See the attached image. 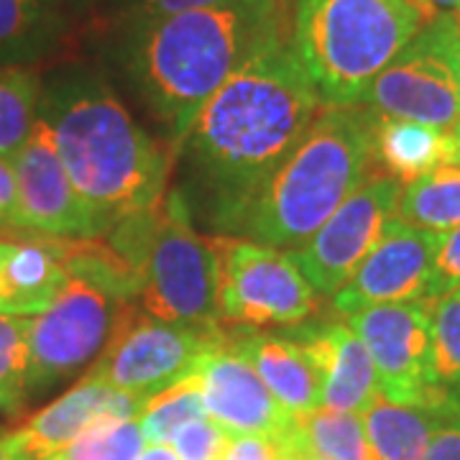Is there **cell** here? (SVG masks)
<instances>
[{
	"instance_id": "6da1fadb",
	"label": "cell",
	"mask_w": 460,
	"mask_h": 460,
	"mask_svg": "<svg viewBox=\"0 0 460 460\" xmlns=\"http://www.w3.org/2000/svg\"><path fill=\"white\" fill-rule=\"evenodd\" d=\"M320 111L292 47V26L253 51L205 102L180 151L190 199L215 230H241L263 181Z\"/></svg>"
},
{
	"instance_id": "7a4b0ae2",
	"label": "cell",
	"mask_w": 460,
	"mask_h": 460,
	"mask_svg": "<svg viewBox=\"0 0 460 460\" xmlns=\"http://www.w3.org/2000/svg\"><path fill=\"white\" fill-rule=\"evenodd\" d=\"M136 23L133 83L177 154L205 102L253 51L292 26V0H230Z\"/></svg>"
},
{
	"instance_id": "3957f363",
	"label": "cell",
	"mask_w": 460,
	"mask_h": 460,
	"mask_svg": "<svg viewBox=\"0 0 460 460\" xmlns=\"http://www.w3.org/2000/svg\"><path fill=\"white\" fill-rule=\"evenodd\" d=\"M39 118L102 233L164 199L174 151L154 141L95 75L69 72L44 87Z\"/></svg>"
},
{
	"instance_id": "277c9868",
	"label": "cell",
	"mask_w": 460,
	"mask_h": 460,
	"mask_svg": "<svg viewBox=\"0 0 460 460\" xmlns=\"http://www.w3.org/2000/svg\"><path fill=\"white\" fill-rule=\"evenodd\" d=\"M376 118L366 105L323 108L263 181L238 233L277 251L305 246L330 215L376 174Z\"/></svg>"
},
{
	"instance_id": "5b68a950",
	"label": "cell",
	"mask_w": 460,
	"mask_h": 460,
	"mask_svg": "<svg viewBox=\"0 0 460 460\" xmlns=\"http://www.w3.org/2000/svg\"><path fill=\"white\" fill-rule=\"evenodd\" d=\"M432 18L414 0H292V47L323 108L361 105Z\"/></svg>"
},
{
	"instance_id": "8992f818",
	"label": "cell",
	"mask_w": 460,
	"mask_h": 460,
	"mask_svg": "<svg viewBox=\"0 0 460 460\" xmlns=\"http://www.w3.org/2000/svg\"><path fill=\"white\" fill-rule=\"evenodd\" d=\"M108 233V243L138 277L144 313L190 328H220V253L215 241L192 228V213L180 190L123 217Z\"/></svg>"
},
{
	"instance_id": "52a82bcc",
	"label": "cell",
	"mask_w": 460,
	"mask_h": 460,
	"mask_svg": "<svg viewBox=\"0 0 460 460\" xmlns=\"http://www.w3.org/2000/svg\"><path fill=\"white\" fill-rule=\"evenodd\" d=\"M133 310L131 299L98 281L69 277L49 310L29 320V396L47 394L95 366Z\"/></svg>"
},
{
	"instance_id": "ba28073f",
	"label": "cell",
	"mask_w": 460,
	"mask_h": 460,
	"mask_svg": "<svg viewBox=\"0 0 460 460\" xmlns=\"http://www.w3.org/2000/svg\"><path fill=\"white\" fill-rule=\"evenodd\" d=\"M223 343L226 332L220 328H190L133 310L90 374L146 404L154 394L192 376L202 356Z\"/></svg>"
},
{
	"instance_id": "9c48e42d",
	"label": "cell",
	"mask_w": 460,
	"mask_h": 460,
	"mask_svg": "<svg viewBox=\"0 0 460 460\" xmlns=\"http://www.w3.org/2000/svg\"><path fill=\"white\" fill-rule=\"evenodd\" d=\"M220 253V317L235 328L296 325L314 313L313 287L289 251L246 238H217Z\"/></svg>"
},
{
	"instance_id": "30bf717a",
	"label": "cell",
	"mask_w": 460,
	"mask_h": 460,
	"mask_svg": "<svg viewBox=\"0 0 460 460\" xmlns=\"http://www.w3.org/2000/svg\"><path fill=\"white\" fill-rule=\"evenodd\" d=\"M432 305L428 299L374 305L345 323L368 348L378 392L394 404H443L432 389Z\"/></svg>"
},
{
	"instance_id": "8fae6325",
	"label": "cell",
	"mask_w": 460,
	"mask_h": 460,
	"mask_svg": "<svg viewBox=\"0 0 460 460\" xmlns=\"http://www.w3.org/2000/svg\"><path fill=\"white\" fill-rule=\"evenodd\" d=\"M402 190L404 187L386 174L368 177L305 246L289 251L313 292L332 296L343 289L396 217Z\"/></svg>"
},
{
	"instance_id": "7c38bea8",
	"label": "cell",
	"mask_w": 460,
	"mask_h": 460,
	"mask_svg": "<svg viewBox=\"0 0 460 460\" xmlns=\"http://www.w3.org/2000/svg\"><path fill=\"white\" fill-rule=\"evenodd\" d=\"M361 105L384 118L414 120L443 131L458 123L460 83L429 21L371 83Z\"/></svg>"
},
{
	"instance_id": "4fadbf2b",
	"label": "cell",
	"mask_w": 460,
	"mask_h": 460,
	"mask_svg": "<svg viewBox=\"0 0 460 460\" xmlns=\"http://www.w3.org/2000/svg\"><path fill=\"white\" fill-rule=\"evenodd\" d=\"M16 172L18 228L47 238H98L102 228L66 174L47 120H36L29 141L11 162Z\"/></svg>"
},
{
	"instance_id": "5bb4252c",
	"label": "cell",
	"mask_w": 460,
	"mask_h": 460,
	"mask_svg": "<svg viewBox=\"0 0 460 460\" xmlns=\"http://www.w3.org/2000/svg\"><path fill=\"white\" fill-rule=\"evenodd\" d=\"M440 241L443 233L411 228L394 217L343 289L332 295V310L350 317L374 305L428 299Z\"/></svg>"
},
{
	"instance_id": "9a60e30c",
	"label": "cell",
	"mask_w": 460,
	"mask_h": 460,
	"mask_svg": "<svg viewBox=\"0 0 460 460\" xmlns=\"http://www.w3.org/2000/svg\"><path fill=\"white\" fill-rule=\"evenodd\" d=\"M228 338V335H226ZM205 414L230 438L256 435L284 443L296 420L269 392L259 371L228 341L198 363Z\"/></svg>"
},
{
	"instance_id": "2e32d148",
	"label": "cell",
	"mask_w": 460,
	"mask_h": 460,
	"mask_svg": "<svg viewBox=\"0 0 460 460\" xmlns=\"http://www.w3.org/2000/svg\"><path fill=\"white\" fill-rule=\"evenodd\" d=\"M141 407V399L115 392L87 371L72 389L11 429V438L23 460H54L100 420H136Z\"/></svg>"
},
{
	"instance_id": "e0dca14e",
	"label": "cell",
	"mask_w": 460,
	"mask_h": 460,
	"mask_svg": "<svg viewBox=\"0 0 460 460\" xmlns=\"http://www.w3.org/2000/svg\"><path fill=\"white\" fill-rule=\"evenodd\" d=\"M295 341L305 345L323 374L325 410L363 414L381 396L368 348L348 323H320L302 328Z\"/></svg>"
},
{
	"instance_id": "ac0fdd59",
	"label": "cell",
	"mask_w": 460,
	"mask_h": 460,
	"mask_svg": "<svg viewBox=\"0 0 460 460\" xmlns=\"http://www.w3.org/2000/svg\"><path fill=\"white\" fill-rule=\"evenodd\" d=\"M241 330L243 332L228 335L226 341L259 371L263 384L284 410L295 420L323 410V374L305 345L295 338H281L251 328Z\"/></svg>"
},
{
	"instance_id": "d6986e66",
	"label": "cell",
	"mask_w": 460,
	"mask_h": 460,
	"mask_svg": "<svg viewBox=\"0 0 460 460\" xmlns=\"http://www.w3.org/2000/svg\"><path fill=\"white\" fill-rule=\"evenodd\" d=\"M69 284L62 238L11 241L0 263V314L47 313Z\"/></svg>"
},
{
	"instance_id": "ffe728a7",
	"label": "cell",
	"mask_w": 460,
	"mask_h": 460,
	"mask_svg": "<svg viewBox=\"0 0 460 460\" xmlns=\"http://www.w3.org/2000/svg\"><path fill=\"white\" fill-rule=\"evenodd\" d=\"M447 159H453V148L443 128L384 115L376 118L374 164L381 169V174L396 180L402 187L422 180Z\"/></svg>"
},
{
	"instance_id": "44dd1931",
	"label": "cell",
	"mask_w": 460,
	"mask_h": 460,
	"mask_svg": "<svg viewBox=\"0 0 460 460\" xmlns=\"http://www.w3.org/2000/svg\"><path fill=\"white\" fill-rule=\"evenodd\" d=\"M447 404H394L384 396L363 411V428L378 460H422Z\"/></svg>"
},
{
	"instance_id": "7402d4cb",
	"label": "cell",
	"mask_w": 460,
	"mask_h": 460,
	"mask_svg": "<svg viewBox=\"0 0 460 460\" xmlns=\"http://www.w3.org/2000/svg\"><path fill=\"white\" fill-rule=\"evenodd\" d=\"M396 220L407 223L411 228L435 230V233L458 228L460 162L447 159L422 180L407 184L396 205Z\"/></svg>"
},
{
	"instance_id": "603a6c76",
	"label": "cell",
	"mask_w": 460,
	"mask_h": 460,
	"mask_svg": "<svg viewBox=\"0 0 460 460\" xmlns=\"http://www.w3.org/2000/svg\"><path fill=\"white\" fill-rule=\"evenodd\" d=\"M39 72L23 65L0 66V156L13 162L29 141L41 105Z\"/></svg>"
},
{
	"instance_id": "cb8c5ba5",
	"label": "cell",
	"mask_w": 460,
	"mask_h": 460,
	"mask_svg": "<svg viewBox=\"0 0 460 460\" xmlns=\"http://www.w3.org/2000/svg\"><path fill=\"white\" fill-rule=\"evenodd\" d=\"M295 435L307 450L328 460H378L361 414L317 410L296 420Z\"/></svg>"
},
{
	"instance_id": "d4e9b609",
	"label": "cell",
	"mask_w": 460,
	"mask_h": 460,
	"mask_svg": "<svg viewBox=\"0 0 460 460\" xmlns=\"http://www.w3.org/2000/svg\"><path fill=\"white\" fill-rule=\"evenodd\" d=\"M432 389L438 399L460 410V287L432 305Z\"/></svg>"
},
{
	"instance_id": "484cf974",
	"label": "cell",
	"mask_w": 460,
	"mask_h": 460,
	"mask_svg": "<svg viewBox=\"0 0 460 460\" xmlns=\"http://www.w3.org/2000/svg\"><path fill=\"white\" fill-rule=\"evenodd\" d=\"M208 417L205 402H202V386H199L198 371L192 376L181 378L174 386L146 399L136 422L146 443H169L177 429L184 425Z\"/></svg>"
},
{
	"instance_id": "4316f807",
	"label": "cell",
	"mask_w": 460,
	"mask_h": 460,
	"mask_svg": "<svg viewBox=\"0 0 460 460\" xmlns=\"http://www.w3.org/2000/svg\"><path fill=\"white\" fill-rule=\"evenodd\" d=\"M29 320L0 314V411L11 417L29 402Z\"/></svg>"
},
{
	"instance_id": "83f0119b",
	"label": "cell",
	"mask_w": 460,
	"mask_h": 460,
	"mask_svg": "<svg viewBox=\"0 0 460 460\" xmlns=\"http://www.w3.org/2000/svg\"><path fill=\"white\" fill-rule=\"evenodd\" d=\"M144 445L136 420H100L54 460H136Z\"/></svg>"
},
{
	"instance_id": "f1b7e54d",
	"label": "cell",
	"mask_w": 460,
	"mask_h": 460,
	"mask_svg": "<svg viewBox=\"0 0 460 460\" xmlns=\"http://www.w3.org/2000/svg\"><path fill=\"white\" fill-rule=\"evenodd\" d=\"M54 0H0V57L29 51L51 29Z\"/></svg>"
},
{
	"instance_id": "f546056e",
	"label": "cell",
	"mask_w": 460,
	"mask_h": 460,
	"mask_svg": "<svg viewBox=\"0 0 460 460\" xmlns=\"http://www.w3.org/2000/svg\"><path fill=\"white\" fill-rule=\"evenodd\" d=\"M228 440L230 435L226 429L215 425L210 417H202L177 429V435L169 443L180 460H220L228 447Z\"/></svg>"
},
{
	"instance_id": "4dcf8cb0",
	"label": "cell",
	"mask_w": 460,
	"mask_h": 460,
	"mask_svg": "<svg viewBox=\"0 0 460 460\" xmlns=\"http://www.w3.org/2000/svg\"><path fill=\"white\" fill-rule=\"evenodd\" d=\"M460 287V226L458 228L443 233L440 251L435 256L432 277L428 287V302L440 299L447 292Z\"/></svg>"
},
{
	"instance_id": "1f68e13d",
	"label": "cell",
	"mask_w": 460,
	"mask_h": 460,
	"mask_svg": "<svg viewBox=\"0 0 460 460\" xmlns=\"http://www.w3.org/2000/svg\"><path fill=\"white\" fill-rule=\"evenodd\" d=\"M422 460H460V410L445 411L443 422L429 438Z\"/></svg>"
},
{
	"instance_id": "d6a6232c",
	"label": "cell",
	"mask_w": 460,
	"mask_h": 460,
	"mask_svg": "<svg viewBox=\"0 0 460 460\" xmlns=\"http://www.w3.org/2000/svg\"><path fill=\"white\" fill-rule=\"evenodd\" d=\"M220 460H279V443L256 435L230 438Z\"/></svg>"
},
{
	"instance_id": "836d02e7",
	"label": "cell",
	"mask_w": 460,
	"mask_h": 460,
	"mask_svg": "<svg viewBox=\"0 0 460 460\" xmlns=\"http://www.w3.org/2000/svg\"><path fill=\"white\" fill-rule=\"evenodd\" d=\"M429 29L440 41L447 62L460 83V13H438L429 21Z\"/></svg>"
},
{
	"instance_id": "e575fe53",
	"label": "cell",
	"mask_w": 460,
	"mask_h": 460,
	"mask_svg": "<svg viewBox=\"0 0 460 460\" xmlns=\"http://www.w3.org/2000/svg\"><path fill=\"white\" fill-rule=\"evenodd\" d=\"M18 228V190L13 164L0 156V228Z\"/></svg>"
},
{
	"instance_id": "d590c367",
	"label": "cell",
	"mask_w": 460,
	"mask_h": 460,
	"mask_svg": "<svg viewBox=\"0 0 460 460\" xmlns=\"http://www.w3.org/2000/svg\"><path fill=\"white\" fill-rule=\"evenodd\" d=\"M223 3H230V0H138L136 18L174 16V13L210 8V5H223Z\"/></svg>"
},
{
	"instance_id": "8d00e7d4",
	"label": "cell",
	"mask_w": 460,
	"mask_h": 460,
	"mask_svg": "<svg viewBox=\"0 0 460 460\" xmlns=\"http://www.w3.org/2000/svg\"><path fill=\"white\" fill-rule=\"evenodd\" d=\"M136 460H180L174 447L169 443H148L144 445V450L138 453Z\"/></svg>"
},
{
	"instance_id": "74e56055",
	"label": "cell",
	"mask_w": 460,
	"mask_h": 460,
	"mask_svg": "<svg viewBox=\"0 0 460 460\" xmlns=\"http://www.w3.org/2000/svg\"><path fill=\"white\" fill-rule=\"evenodd\" d=\"M420 3L429 16H438V13H460V0H414Z\"/></svg>"
},
{
	"instance_id": "f35d334b",
	"label": "cell",
	"mask_w": 460,
	"mask_h": 460,
	"mask_svg": "<svg viewBox=\"0 0 460 460\" xmlns=\"http://www.w3.org/2000/svg\"><path fill=\"white\" fill-rule=\"evenodd\" d=\"M0 460H23L18 456L13 438H11V429L0 428Z\"/></svg>"
},
{
	"instance_id": "ab89813d",
	"label": "cell",
	"mask_w": 460,
	"mask_h": 460,
	"mask_svg": "<svg viewBox=\"0 0 460 460\" xmlns=\"http://www.w3.org/2000/svg\"><path fill=\"white\" fill-rule=\"evenodd\" d=\"M295 428H296V425H295ZM279 447H292V450H296V453H299V456H302L305 460H328V458H323V456H317V453H313V450H307L305 445L299 443V440H296L295 429L289 432V438H287V440H284Z\"/></svg>"
},
{
	"instance_id": "60d3db41",
	"label": "cell",
	"mask_w": 460,
	"mask_h": 460,
	"mask_svg": "<svg viewBox=\"0 0 460 460\" xmlns=\"http://www.w3.org/2000/svg\"><path fill=\"white\" fill-rule=\"evenodd\" d=\"M447 138H450V148H453V159L460 162V118L458 123L447 131Z\"/></svg>"
},
{
	"instance_id": "b9f144b4",
	"label": "cell",
	"mask_w": 460,
	"mask_h": 460,
	"mask_svg": "<svg viewBox=\"0 0 460 460\" xmlns=\"http://www.w3.org/2000/svg\"><path fill=\"white\" fill-rule=\"evenodd\" d=\"M279 460H305L296 450L292 447H279Z\"/></svg>"
},
{
	"instance_id": "7bdbcfd3",
	"label": "cell",
	"mask_w": 460,
	"mask_h": 460,
	"mask_svg": "<svg viewBox=\"0 0 460 460\" xmlns=\"http://www.w3.org/2000/svg\"><path fill=\"white\" fill-rule=\"evenodd\" d=\"M8 248H11V241H0V263H3V259H5Z\"/></svg>"
}]
</instances>
